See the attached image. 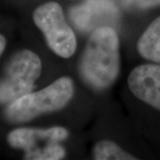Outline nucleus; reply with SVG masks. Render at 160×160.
I'll use <instances>...</instances> for the list:
<instances>
[{
  "instance_id": "nucleus-1",
  "label": "nucleus",
  "mask_w": 160,
  "mask_h": 160,
  "mask_svg": "<svg viewBox=\"0 0 160 160\" xmlns=\"http://www.w3.org/2000/svg\"><path fill=\"white\" fill-rule=\"evenodd\" d=\"M119 72V41L115 29L101 27L92 31L79 62L83 80L95 90L108 88Z\"/></svg>"
},
{
  "instance_id": "nucleus-2",
  "label": "nucleus",
  "mask_w": 160,
  "mask_h": 160,
  "mask_svg": "<svg viewBox=\"0 0 160 160\" xmlns=\"http://www.w3.org/2000/svg\"><path fill=\"white\" fill-rule=\"evenodd\" d=\"M73 92L72 79L69 77L60 78L46 88L35 92H30L10 103L5 116L12 123L29 121L63 108L72 98Z\"/></svg>"
},
{
  "instance_id": "nucleus-3",
  "label": "nucleus",
  "mask_w": 160,
  "mask_h": 160,
  "mask_svg": "<svg viewBox=\"0 0 160 160\" xmlns=\"http://www.w3.org/2000/svg\"><path fill=\"white\" fill-rule=\"evenodd\" d=\"M41 71L42 62L35 52L22 50L14 54L0 79V104H10L30 92Z\"/></svg>"
},
{
  "instance_id": "nucleus-4",
  "label": "nucleus",
  "mask_w": 160,
  "mask_h": 160,
  "mask_svg": "<svg viewBox=\"0 0 160 160\" xmlns=\"http://www.w3.org/2000/svg\"><path fill=\"white\" fill-rule=\"evenodd\" d=\"M67 137L68 131L61 126L46 130L19 128L8 134L7 141L12 148L22 149L25 159L59 160L65 157L60 142Z\"/></svg>"
},
{
  "instance_id": "nucleus-5",
  "label": "nucleus",
  "mask_w": 160,
  "mask_h": 160,
  "mask_svg": "<svg viewBox=\"0 0 160 160\" xmlns=\"http://www.w3.org/2000/svg\"><path fill=\"white\" fill-rule=\"evenodd\" d=\"M35 24L45 35L47 45L57 55L71 57L77 48L74 31L67 23L62 8L56 2H47L33 12Z\"/></svg>"
},
{
  "instance_id": "nucleus-6",
  "label": "nucleus",
  "mask_w": 160,
  "mask_h": 160,
  "mask_svg": "<svg viewBox=\"0 0 160 160\" xmlns=\"http://www.w3.org/2000/svg\"><path fill=\"white\" fill-rule=\"evenodd\" d=\"M69 18L78 30L92 32L101 27L118 26L119 12L111 0H88L74 6Z\"/></svg>"
},
{
  "instance_id": "nucleus-7",
  "label": "nucleus",
  "mask_w": 160,
  "mask_h": 160,
  "mask_svg": "<svg viewBox=\"0 0 160 160\" xmlns=\"http://www.w3.org/2000/svg\"><path fill=\"white\" fill-rule=\"evenodd\" d=\"M128 86L134 96L160 110V64H143L132 69Z\"/></svg>"
},
{
  "instance_id": "nucleus-8",
  "label": "nucleus",
  "mask_w": 160,
  "mask_h": 160,
  "mask_svg": "<svg viewBox=\"0 0 160 160\" xmlns=\"http://www.w3.org/2000/svg\"><path fill=\"white\" fill-rule=\"evenodd\" d=\"M137 49L144 59L160 62V16L153 21L141 36Z\"/></svg>"
},
{
  "instance_id": "nucleus-9",
  "label": "nucleus",
  "mask_w": 160,
  "mask_h": 160,
  "mask_svg": "<svg viewBox=\"0 0 160 160\" xmlns=\"http://www.w3.org/2000/svg\"><path fill=\"white\" fill-rule=\"evenodd\" d=\"M93 158L97 160H130L136 159L118 146L115 142L102 141L93 148Z\"/></svg>"
},
{
  "instance_id": "nucleus-10",
  "label": "nucleus",
  "mask_w": 160,
  "mask_h": 160,
  "mask_svg": "<svg viewBox=\"0 0 160 160\" xmlns=\"http://www.w3.org/2000/svg\"><path fill=\"white\" fill-rule=\"evenodd\" d=\"M121 3L128 9H147L160 6V0H121Z\"/></svg>"
},
{
  "instance_id": "nucleus-11",
  "label": "nucleus",
  "mask_w": 160,
  "mask_h": 160,
  "mask_svg": "<svg viewBox=\"0 0 160 160\" xmlns=\"http://www.w3.org/2000/svg\"><path fill=\"white\" fill-rule=\"evenodd\" d=\"M6 46V38H5L2 35H0V56H1V54L3 53V52H4V50H5Z\"/></svg>"
}]
</instances>
